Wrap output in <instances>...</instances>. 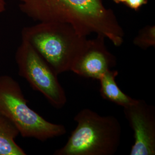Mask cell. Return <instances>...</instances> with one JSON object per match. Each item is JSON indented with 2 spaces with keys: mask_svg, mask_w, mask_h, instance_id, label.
<instances>
[{
  "mask_svg": "<svg viewBox=\"0 0 155 155\" xmlns=\"http://www.w3.org/2000/svg\"><path fill=\"white\" fill-rule=\"evenodd\" d=\"M124 113L133 132L130 155H155V107L137 99L124 108Z\"/></svg>",
  "mask_w": 155,
  "mask_h": 155,
  "instance_id": "8992f818",
  "label": "cell"
},
{
  "mask_svg": "<svg viewBox=\"0 0 155 155\" xmlns=\"http://www.w3.org/2000/svg\"><path fill=\"white\" fill-rule=\"evenodd\" d=\"M118 75V71L111 69L100 78V94L102 98L124 108L133 105L137 99L127 95L118 87L116 81Z\"/></svg>",
  "mask_w": 155,
  "mask_h": 155,
  "instance_id": "ba28073f",
  "label": "cell"
},
{
  "mask_svg": "<svg viewBox=\"0 0 155 155\" xmlns=\"http://www.w3.org/2000/svg\"><path fill=\"white\" fill-rule=\"evenodd\" d=\"M113 1L116 4H120V3H125L126 0H113Z\"/></svg>",
  "mask_w": 155,
  "mask_h": 155,
  "instance_id": "4fadbf2b",
  "label": "cell"
},
{
  "mask_svg": "<svg viewBox=\"0 0 155 155\" xmlns=\"http://www.w3.org/2000/svg\"><path fill=\"white\" fill-rule=\"evenodd\" d=\"M17 1L20 11L35 21L68 24L81 36L102 35L116 47L124 43V31L104 0Z\"/></svg>",
  "mask_w": 155,
  "mask_h": 155,
  "instance_id": "6da1fadb",
  "label": "cell"
},
{
  "mask_svg": "<svg viewBox=\"0 0 155 155\" xmlns=\"http://www.w3.org/2000/svg\"><path fill=\"white\" fill-rule=\"evenodd\" d=\"M21 40L31 45L59 75L71 71L88 39L68 24L38 22L22 29Z\"/></svg>",
  "mask_w": 155,
  "mask_h": 155,
  "instance_id": "7a4b0ae2",
  "label": "cell"
},
{
  "mask_svg": "<svg viewBox=\"0 0 155 155\" xmlns=\"http://www.w3.org/2000/svg\"><path fill=\"white\" fill-rule=\"evenodd\" d=\"M8 2V0H0V15L6 11Z\"/></svg>",
  "mask_w": 155,
  "mask_h": 155,
  "instance_id": "7c38bea8",
  "label": "cell"
},
{
  "mask_svg": "<svg viewBox=\"0 0 155 155\" xmlns=\"http://www.w3.org/2000/svg\"><path fill=\"white\" fill-rule=\"evenodd\" d=\"M18 75L31 87L44 95L51 105L61 109L66 104V94L58 75L27 41L21 40L15 54Z\"/></svg>",
  "mask_w": 155,
  "mask_h": 155,
  "instance_id": "5b68a950",
  "label": "cell"
},
{
  "mask_svg": "<svg viewBox=\"0 0 155 155\" xmlns=\"http://www.w3.org/2000/svg\"><path fill=\"white\" fill-rule=\"evenodd\" d=\"M125 3L129 8L137 11L141 6L147 4L148 0H126Z\"/></svg>",
  "mask_w": 155,
  "mask_h": 155,
  "instance_id": "8fae6325",
  "label": "cell"
},
{
  "mask_svg": "<svg viewBox=\"0 0 155 155\" xmlns=\"http://www.w3.org/2000/svg\"><path fill=\"white\" fill-rule=\"evenodd\" d=\"M0 111L24 138L45 141L67 133L63 125L50 122L31 109L20 84L8 75L0 76Z\"/></svg>",
  "mask_w": 155,
  "mask_h": 155,
  "instance_id": "277c9868",
  "label": "cell"
},
{
  "mask_svg": "<svg viewBox=\"0 0 155 155\" xmlns=\"http://www.w3.org/2000/svg\"><path fill=\"white\" fill-rule=\"evenodd\" d=\"M133 43L142 50L155 47V26L147 25L141 28L134 38Z\"/></svg>",
  "mask_w": 155,
  "mask_h": 155,
  "instance_id": "30bf717a",
  "label": "cell"
},
{
  "mask_svg": "<svg viewBox=\"0 0 155 155\" xmlns=\"http://www.w3.org/2000/svg\"><path fill=\"white\" fill-rule=\"evenodd\" d=\"M15 125L0 111V155H25L16 139L19 135Z\"/></svg>",
  "mask_w": 155,
  "mask_h": 155,
  "instance_id": "9c48e42d",
  "label": "cell"
},
{
  "mask_svg": "<svg viewBox=\"0 0 155 155\" xmlns=\"http://www.w3.org/2000/svg\"><path fill=\"white\" fill-rule=\"evenodd\" d=\"M77 123L66 144L54 155H113L121 144L122 127L113 116L85 108L74 117Z\"/></svg>",
  "mask_w": 155,
  "mask_h": 155,
  "instance_id": "3957f363",
  "label": "cell"
},
{
  "mask_svg": "<svg viewBox=\"0 0 155 155\" xmlns=\"http://www.w3.org/2000/svg\"><path fill=\"white\" fill-rule=\"evenodd\" d=\"M105 39L102 35L88 39L71 71L82 77L98 81L105 73L116 66V57L106 47Z\"/></svg>",
  "mask_w": 155,
  "mask_h": 155,
  "instance_id": "52a82bcc",
  "label": "cell"
}]
</instances>
